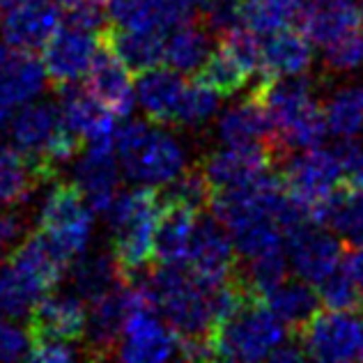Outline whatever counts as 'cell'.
I'll return each instance as SVG.
<instances>
[{
  "label": "cell",
  "mask_w": 363,
  "mask_h": 363,
  "mask_svg": "<svg viewBox=\"0 0 363 363\" xmlns=\"http://www.w3.org/2000/svg\"><path fill=\"white\" fill-rule=\"evenodd\" d=\"M72 276L74 292L79 294L83 301H92L113 290L116 285L124 283V276L120 272V267L116 262L111 251H99L92 255L81 253L76 257V264L72 267V272H67Z\"/></svg>",
  "instance_id": "f1b7e54d"
},
{
  "label": "cell",
  "mask_w": 363,
  "mask_h": 363,
  "mask_svg": "<svg viewBox=\"0 0 363 363\" xmlns=\"http://www.w3.org/2000/svg\"><path fill=\"white\" fill-rule=\"evenodd\" d=\"M248 79L251 76L242 69V65L221 46L209 53V58L194 74V81L207 85L209 90H214L221 97H230V94L240 92Z\"/></svg>",
  "instance_id": "d6a6232c"
},
{
  "label": "cell",
  "mask_w": 363,
  "mask_h": 363,
  "mask_svg": "<svg viewBox=\"0 0 363 363\" xmlns=\"http://www.w3.org/2000/svg\"><path fill=\"white\" fill-rule=\"evenodd\" d=\"M97 51H94L88 72H85V90L97 99L104 108H108L113 116L127 118L136 104V92L131 85V72L118 58V53L111 49L97 33Z\"/></svg>",
  "instance_id": "7c38bea8"
},
{
  "label": "cell",
  "mask_w": 363,
  "mask_h": 363,
  "mask_svg": "<svg viewBox=\"0 0 363 363\" xmlns=\"http://www.w3.org/2000/svg\"><path fill=\"white\" fill-rule=\"evenodd\" d=\"M342 244L324 225L303 223L285 233V253L299 279L318 285L340 267Z\"/></svg>",
  "instance_id": "30bf717a"
},
{
  "label": "cell",
  "mask_w": 363,
  "mask_h": 363,
  "mask_svg": "<svg viewBox=\"0 0 363 363\" xmlns=\"http://www.w3.org/2000/svg\"><path fill=\"white\" fill-rule=\"evenodd\" d=\"M308 359L357 361L363 359V322L354 313L320 311L299 333Z\"/></svg>",
  "instance_id": "ba28073f"
},
{
  "label": "cell",
  "mask_w": 363,
  "mask_h": 363,
  "mask_svg": "<svg viewBox=\"0 0 363 363\" xmlns=\"http://www.w3.org/2000/svg\"><path fill=\"white\" fill-rule=\"evenodd\" d=\"M49 292L30 274L12 260H0V315L9 320L28 318L33 306Z\"/></svg>",
  "instance_id": "4316f807"
},
{
  "label": "cell",
  "mask_w": 363,
  "mask_h": 363,
  "mask_svg": "<svg viewBox=\"0 0 363 363\" xmlns=\"http://www.w3.org/2000/svg\"><path fill=\"white\" fill-rule=\"evenodd\" d=\"M327 228H333L350 244H363V191L342 182Z\"/></svg>",
  "instance_id": "e575fe53"
},
{
  "label": "cell",
  "mask_w": 363,
  "mask_h": 363,
  "mask_svg": "<svg viewBox=\"0 0 363 363\" xmlns=\"http://www.w3.org/2000/svg\"><path fill=\"white\" fill-rule=\"evenodd\" d=\"M166 189L159 191L161 205H184L196 209V212H205L212 203V186L203 173V168H184L182 173L170 179Z\"/></svg>",
  "instance_id": "836d02e7"
},
{
  "label": "cell",
  "mask_w": 363,
  "mask_h": 363,
  "mask_svg": "<svg viewBox=\"0 0 363 363\" xmlns=\"http://www.w3.org/2000/svg\"><path fill=\"white\" fill-rule=\"evenodd\" d=\"M30 3H37V0H0V12H9V9L30 5Z\"/></svg>",
  "instance_id": "ee69618b"
},
{
  "label": "cell",
  "mask_w": 363,
  "mask_h": 363,
  "mask_svg": "<svg viewBox=\"0 0 363 363\" xmlns=\"http://www.w3.org/2000/svg\"><path fill=\"white\" fill-rule=\"evenodd\" d=\"M200 23L209 35L221 40L223 35L244 26V0H207Z\"/></svg>",
  "instance_id": "f35d334b"
},
{
  "label": "cell",
  "mask_w": 363,
  "mask_h": 363,
  "mask_svg": "<svg viewBox=\"0 0 363 363\" xmlns=\"http://www.w3.org/2000/svg\"><path fill=\"white\" fill-rule=\"evenodd\" d=\"M92 308L88 313V324H85V357L88 359H111L116 357L120 338L127 327L129 315L145 306L136 285L124 281L108 290L101 297L92 299ZM152 311V308H150Z\"/></svg>",
  "instance_id": "8992f818"
},
{
  "label": "cell",
  "mask_w": 363,
  "mask_h": 363,
  "mask_svg": "<svg viewBox=\"0 0 363 363\" xmlns=\"http://www.w3.org/2000/svg\"><path fill=\"white\" fill-rule=\"evenodd\" d=\"M262 299L276 318L285 324V329L297 338L306 329V324L322 311L318 290L313 288V283L299 279V276L297 279H285L281 285L267 292Z\"/></svg>",
  "instance_id": "d4e9b609"
},
{
  "label": "cell",
  "mask_w": 363,
  "mask_h": 363,
  "mask_svg": "<svg viewBox=\"0 0 363 363\" xmlns=\"http://www.w3.org/2000/svg\"><path fill=\"white\" fill-rule=\"evenodd\" d=\"M297 21L311 44L327 46L363 28V7L357 0H303Z\"/></svg>",
  "instance_id": "e0dca14e"
},
{
  "label": "cell",
  "mask_w": 363,
  "mask_h": 363,
  "mask_svg": "<svg viewBox=\"0 0 363 363\" xmlns=\"http://www.w3.org/2000/svg\"><path fill=\"white\" fill-rule=\"evenodd\" d=\"M340 264L363 292V244H352L347 251H342Z\"/></svg>",
  "instance_id": "7bdbcfd3"
},
{
  "label": "cell",
  "mask_w": 363,
  "mask_h": 363,
  "mask_svg": "<svg viewBox=\"0 0 363 363\" xmlns=\"http://www.w3.org/2000/svg\"><path fill=\"white\" fill-rule=\"evenodd\" d=\"M313 65L311 42L301 30L285 26L269 35H262V62L260 79H281V76L306 74Z\"/></svg>",
  "instance_id": "44dd1931"
},
{
  "label": "cell",
  "mask_w": 363,
  "mask_h": 363,
  "mask_svg": "<svg viewBox=\"0 0 363 363\" xmlns=\"http://www.w3.org/2000/svg\"><path fill=\"white\" fill-rule=\"evenodd\" d=\"M60 94V113L65 122L85 140V145H99V143H113L116 145L118 116L92 97V94L79 88L76 83L55 88Z\"/></svg>",
  "instance_id": "d6986e66"
},
{
  "label": "cell",
  "mask_w": 363,
  "mask_h": 363,
  "mask_svg": "<svg viewBox=\"0 0 363 363\" xmlns=\"http://www.w3.org/2000/svg\"><path fill=\"white\" fill-rule=\"evenodd\" d=\"M218 138L225 145H246V143H267L274 147V124L264 104L253 92L230 106L218 118ZM276 150V147H274ZM281 159V157H279ZM281 166V164H279Z\"/></svg>",
  "instance_id": "603a6c76"
},
{
  "label": "cell",
  "mask_w": 363,
  "mask_h": 363,
  "mask_svg": "<svg viewBox=\"0 0 363 363\" xmlns=\"http://www.w3.org/2000/svg\"><path fill=\"white\" fill-rule=\"evenodd\" d=\"M23 237V221L18 214L7 212V207H0V255L12 251Z\"/></svg>",
  "instance_id": "b9f144b4"
},
{
  "label": "cell",
  "mask_w": 363,
  "mask_h": 363,
  "mask_svg": "<svg viewBox=\"0 0 363 363\" xmlns=\"http://www.w3.org/2000/svg\"><path fill=\"white\" fill-rule=\"evenodd\" d=\"M79 357L76 342L58 338H28V359L44 363H65Z\"/></svg>",
  "instance_id": "ab89813d"
},
{
  "label": "cell",
  "mask_w": 363,
  "mask_h": 363,
  "mask_svg": "<svg viewBox=\"0 0 363 363\" xmlns=\"http://www.w3.org/2000/svg\"><path fill=\"white\" fill-rule=\"evenodd\" d=\"M28 359V333L9 318H0V361Z\"/></svg>",
  "instance_id": "60d3db41"
},
{
  "label": "cell",
  "mask_w": 363,
  "mask_h": 363,
  "mask_svg": "<svg viewBox=\"0 0 363 363\" xmlns=\"http://www.w3.org/2000/svg\"><path fill=\"white\" fill-rule=\"evenodd\" d=\"M290 336L285 324L262 297H251L233 318L218 324L212 336L214 357L228 361H260Z\"/></svg>",
  "instance_id": "277c9868"
},
{
  "label": "cell",
  "mask_w": 363,
  "mask_h": 363,
  "mask_svg": "<svg viewBox=\"0 0 363 363\" xmlns=\"http://www.w3.org/2000/svg\"><path fill=\"white\" fill-rule=\"evenodd\" d=\"M196 209L184 205H161L155 230V262L168 267H184L191 240H194Z\"/></svg>",
  "instance_id": "cb8c5ba5"
},
{
  "label": "cell",
  "mask_w": 363,
  "mask_h": 363,
  "mask_svg": "<svg viewBox=\"0 0 363 363\" xmlns=\"http://www.w3.org/2000/svg\"><path fill=\"white\" fill-rule=\"evenodd\" d=\"M99 37L106 42L131 74L147 72L166 60V33L155 28L104 26Z\"/></svg>",
  "instance_id": "ffe728a7"
},
{
  "label": "cell",
  "mask_w": 363,
  "mask_h": 363,
  "mask_svg": "<svg viewBox=\"0 0 363 363\" xmlns=\"http://www.w3.org/2000/svg\"><path fill=\"white\" fill-rule=\"evenodd\" d=\"M237 264H240V260H237L235 244L230 240V233L225 230V225L216 216H203V212H200L184 269L200 285L212 290L230 279L237 272Z\"/></svg>",
  "instance_id": "52a82bcc"
},
{
  "label": "cell",
  "mask_w": 363,
  "mask_h": 363,
  "mask_svg": "<svg viewBox=\"0 0 363 363\" xmlns=\"http://www.w3.org/2000/svg\"><path fill=\"white\" fill-rule=\"evenodd\" d=\"M116 155L124 173L147 186H164L186 168V155L164 129L145 120H131L116 131Z\"/></svg>",
  "instance_id": "3957f363"
},
{
  "label": "cell",
  "mask_w": 363,
  "mask_h": 363,
  "mask_svg": "<svg viewBox=\"0 0 363 363\" xmlns=\"http://www.w3.org/2000/svg\"><path fill=\"white\" fill-rule=\"evenodd\" d=\"M281 177L285 191L294 200H299L306 212L313 203H318L320 198L331 194L333 189L345 182L336 152L322 147L299 150L297 155L294 152L288 155L281 164Z\"/></svg>",
  "instance_id": "9c48e42d"
},
{
  "label": "cell",
  "mask_w": 363,
  "mask_h": 363,
  "mask_svg": "<svg viewBox=\"0 0 363 363\" xmlns=\"http://www.w3.org/2000/svg\"><path fill=\"white\" fill-rule=\"evenodd\" d=\"M288 253H285V246H281L253 257H244V267L237 264V274L248 290L255 292L257 297H264L267 292L288 279Z\"/></svg>",
  "instance_id": "1f68e13d"
},
{
  "label": "cell",
  "mask_w": 363,
  "mask_h": 363,
  "mask_svg": "<svg viewBox=\"0 0 363 363\" xmlns=\"http://www.w3.org/2000/svg\"><path fill=\"white\" fill-rule=\"evenodd\" d=\"M212 42L214 37L200 21L177 26L166 37V62L179 74H196L212 53Z\"/></svg>",
  "instance_id": "f546056e"
},
{
  "label": "cell",
  "mask_w": 363,
  "mask_h": 363,
  "mask_svg": "<svg viewBox=\"0 0 363 363\" xmlns=\"http://www.w3.org/2000/svg\"><path fill=\"white\" fill-rule=\"evenodd\" d=\"M218 99H221V94L209 90L207 85L198 81L186 83L177 104L173 127H200V124H205L216 113Z\"/></svg>",
  "instance_id": "d590c367"
},
{
  "label": "cell",
  "mask_w": 363,
  "mask_h": 363,
  "mask_svg": "<svg viewBox=\"0 0 363 363\" xmlns=\"http://www.w3.org/2000/svg\"><path fill=\"white\" fill-rule=\"evenodd\" d=\"M327 131L336 138H357L363 131V85L352 83L322 104Z\"/></svg>",
  "instance_id": "4dcf8cb0"
},
{
  "label": "cell",
  "mask_w": 363,
  "mask_h": 363,
  "mask_svg": "<svg viewBox=\"0 0 363 363\" xmlns=\"http://www.w3.org/2000/svg\"><path fill=\"white\" fill-rule=\"evenodd\" d=\"M363 67V28L324 46L322 69L327 74H352Z\"/></svg>",
  "instance_id": "74e56055"
},
{
  "label": "cell",
  "mask_w": 363,
  "mask_h": 363,
  "mask_svg": "<svg viewBox=\"0 0 363 363\" xmlns=\"http://www.w3.org/2000/svg\"><path fill=\"white\" fill-rule=\"evenodd\" d=\"M88 311L79 294H49L33 306L28 315V338H58L79 342L85 336Z\"/></svg>",
  "instance_id": "9a60e30c"
},
{
  "label": "cell",
  "mask_w": 363,
  "mask_h": 363,
  "mask_svg": "<svg viewBox=\"0 0 363 363\" xmlns=\"http://www.w3.org/2000/svg\"><path fill=\"white\" fill-rule=\"evenodd\" d=\"M315 81L311 76H281V79H257L251 88L260 97L274 124V147L283 159L299 150L320 147L327 136L322 104L315 97Z\"/></svg>",
  "instance_id": "6da1fadb"
},
{
  "label": "cell",
  "mask_w": 363,
  "mask_h": 363,
  "mask_svg": "<svg viewBox=\"0 0 363 363\" xmlns=\"http://www.w3.org/2000/svg\"><path fill=\"white\" fill-rule=\"evenodd\" d=\"M177 352V333L159 320V313L138 306L129 315L116 357L124 361H166Z\"/></svg>",
  "instance_id": "5bb4252c"
},
{
  "label": "cell",
  "mask_w": 363,
  "mask_h": 363,
  "mask_svg": "<svg viewBox=\"0 0 363 363\" xmlns=\"http://www.w3.org/2000/svg\"><path fill=\"white\" fill-rule=\"evenodd\" d=\"M53 3L60 7V12H67V9H72L76 5H83L85 0H53Z\"/></svg>",
  "instance_id": "f6af8a7d"
},
{
  "label": "cell",
  "mask_w": 363,
  "mask_h": 363,
  "mask_svg": "<svg viewBox=\"0 0 363 363\" xmlns=\"http://www.w3.org/2000/svg\"><path fill=\"white\" fill-rule=\"evenodd\" d=\"M76 164V184L83 191L92 214H106V209L120 194V166L113 143L88 145V152Z\"/></svg>",
  "instance_id": "2e32d148"
},
{
  "label": "cell",
  "mask_w": 363,
  "mask_h": 363,
  "mask_svg": "<svg viewBox=\"0 0 363 363\" xmlns=\"http://www.w3.org/2000/svg\"><path fill=\"white\" fill-rule=\"evenodd\" d=\"M37 230L49 237L69 262L85 253L92 235V209L76 182H58L49 191L40 209Z\"/></svg>",
  "instance_id": "5b68a950"
},
{
  "label": "cell",
  "mask_w": 363,
  "mask_h": 363,
  "mask_svg": "<svg viewBox=\"0 0 363 363\" xmlns=\"http://www.w3.org/2000/svg\"><path fill=\"white\" fill-rule=\"evenodd\" d=\"M97 35L62 23L44 46V69L53 88L79 83L97 51Z\"/></svg>",
  "instance_id": "4fadbf2b"
},
{
  "label": "cell",
  "mask_w": 363,
  "mask_h": 363,
  "mask_svg": "<svg viewBox=\"0 0 363 363\" xmlns=\"http://www.w3.org/2000/svg\"><path fill=\"white\" fill-rule=\"evenodd\" d=\"M42 184L33 161L12 145L0 147V207H18L28 203Z\"/></svg>",
  "instance_id": "83f0119b"
},
{
  "label": "cell",
  "mask_w": 363,
  "mask_h": 363,
  "mask_svg": "<svg viewBox=\"0 0 363 363\" xmlns=\"http://www.w3.org/2000/svg\"><path fill=\"white\" fill-rule=\"evenodd\" d=\"M161 212L157 186H136L120 191L106 209L111 230V253L124 281L145 272L155 262V230Z\"/></svg>",
  "instance_id": "7a4b0ae2"
},
{
  "label": "cell",
  "mask_w": 363,
  "mask_h": 363,
  "mask_svg": "<svg viewBox=\"0 0 363 363\" xmlns=\"http://www.w3.org/2000/svg\"><path fill=\"white\" fill-rule=\"evenodd\" d=\"M281 164L279 152L267 143H246V145H225L212 152L203 161V173L214 191L240 186L269 168Z\"/></svg>",
  "instance_id": "8fae6325"
},
{
  "label": "cell",
  "mask_w": 363,
  "mask_h": 363,
  "mask_svg": "<svg viewBox=\"0 0 363 363\" xmlns=\"http://www.w3.org/2000/svg\"><path fill=\"white\" fill-rule=\"evenodd\" d=\"M62 26V12L53 0H37L5 12L3 37L16 51L40 53Z\"/></svg>",
  "instance_id": "ac0fdd59"
},
{
  "label": "cell",
  "mask_w": 363,
  "mask_h": 363,
  "mask_svg": "<svg viewBox=\"0 0 363 363\" xmlns=\"http://www.w3.org/2000/svg\"><path fill=\"white\" fill-rule=\"evenodd\" d=\"M318 294L322 308L342 311V313H361L363 311V292L352 281L345 269H336L327 279L318 283Z\"/></svg>",
  "instance_id": "8d00e7d4"
},
{
  "label": "cell",
  "mask_w": 363,
  "mask_h": 363,
  "mask_svg": "<svg viewBox=\"0 0 363 363\" xmlns=\"http://www.w3.org/2000/svg\"><path fill=\"white\" fill-rule=\"evenodd\" d=\"M46 85L44 62L37 58V53L12 51L7 62L0 69V99L9 108L23 106L33 101Z\"/></svg>",
  "instance_id": "484cf974"
},
{
  "label": "cell",
  "mask_w": 363,
  "mask_h": 363,
  "mask_svg": "<svg viewBox=\"0 0 363 363\" xmlns=\"http://www.w3.org/2000/svg\"><path fill=\"white\" fill-rule=\"evenodd\" d=\"M184 85L186 81L179 72L152 67V69L138 74L133 92H136L140 108L152 124H159V127H168L170 124L173 127L175 111Z\"/></svg>",
  "instance_id": "7402d4cb"
},
{
  "label": "cell",
  "mask_w": 363,
  "mask_h": 363,
  "mask_svg": "<svg viewBox=\"0 0 363 363\" xmlns=\"http://www.w3.org/2000/svg\"><path fill=\"white\" fill-rule=\"evenodd\" d=\"M9 111H12V108H9L7 104H5L3 99H0V127H3V124H5V120L9 118Z\"/></svg>",
  "instance_id": "bcb514c9"
},
{
  "label": "cell",
  "mask_w": 363,
  "mask_h": 363,
  "mask_svg": "<svg viewBox=\"0 0 363 363\" xmlns=\"http://www.w3.org/2000/svg\"><path fill=\"white\" fill-rule=\"evenodd\" d=\"M361 313H363V311H361Z\"/></svg>",
  "instance_id": "7dc6e473"
}]
</instances>
